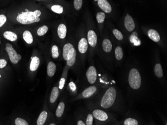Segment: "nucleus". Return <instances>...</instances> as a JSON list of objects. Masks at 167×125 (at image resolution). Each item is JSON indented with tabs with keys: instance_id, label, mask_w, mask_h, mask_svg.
Segmentation results:
<instances>
[{
	"instance_id": "f257e3e1",
	"label": "nucleus",
	"mask_w": 167,
	"mask_h": 125,
	"mask_svg": "<svg viewBox=\"0 0 167 125\" xmlns=\"http://www.w3.org/2000/svg\"><path fill=\"white\" fill-rule=\"evenodd\" d=\"M119 92L116 87L110 86L100 93L98 100V105L101 108L108 110H116L120 102Z\"/></svg>"
},
{
	"instance_id": "f03ea898",
	"label": "nucleus",
	"mask_w": 167,
	"mask_h": 125,
	"mask_svg": "<svg viewBox=\"0 0 167 125\" xmlns=\"http://www.w3.org/2000/svg\"><path fill=\"white\" fill-rule=\"evenodd\" d=\"M41 12L36 10L34 12L27 11L22 12L17 17V21L23 25H29L40 21L39 18Z\"/></svg>"
},
{
	"instance_id": "7ed1b4c3",
	"label": "nucleus",
	"mask_w": 167,
	"mask_h": 125,
	"mask_svg": "<svg viewBox=\"0 0 167 125\" xmlns=\"http://www.w3.org/2000/svg\"><path fill=\"white\" fill-rule=\"evenodd\" d=\"M92 115L100 125L109 124L116 121L115 117L111 113L102 108H96L92 112Z\"/></svg>"
},
{
	"instance_id": "20e7f679",
	"label": "nucleus",
	"mask_w": 167,
	"mask_h": 125,
	"mask_svg": "<svg viewBox=\"0 0 167 125\" xmlns=\"http://www.w3.org/2000/svg\"><path fill=\"white\" fill-rule=\"evenodd\" d=\"M76 51L72 44L68 43L64 45L63 51V57L67 61L68 66L71 67L75 64L76 61Z\"/></svg>"
},
{
	"instance_id": "39448f33",
	"label": "nucleus",
	"mask_w": 167,
	"mask_h": 125,
	"mask_svg": "<svg viewBox=\"0 0 167 125\" xmlns=\"http://www.w3.org/2000/svg\"><path fill=\"white\" fill-rule=\"evenodd\" d=\"M128 83L131 88L133 90H138L142 85V78L139 71L136 68L130 69L128 74Z\"/></svg>"
},
{
	"instance_id": "423d86ee",
	"label": "nucleus",
	"mask_w": 167,
	"mask_h": 125,
	"mask_svg": "<svg viewBox=\"0 0 167 125\" xmlns=\"http://www.w3.org/2000/svg\"><path fill=\"white\" fill-rule=\"evenodd\" d=\"M6 51L9 56V58L12 63L16 64L21 59V55L17 54V51L13 48L11 44H7L6 46Z\"/></svg>"
},
{
	"instance_id": "0eeeda50",
	"label": "nucleus",
	"mask_w": 167,
	"mask_h": 125,
	"mask_svg": "<svg viewBox=\"0 0 167 125\" xmlns=\"http://www.w3.org/2000/svg\"><path fill=\"white\" fill-rule=\"evenodd\" d=\"M86 77L88 82L91 84H94L97 80V72L94 65H91L87 71Z\"/></svg>"
},
{
	"instance_id": "6e6552de",
	"label": "nucleus",
	"mask_w": 167,
	"mask_h": 125,
	"mask_svg": "<svg viewBox=\"0 0 167 125\" xmlns=\"http://www.w3.org/2000/svg\"><path fill=\"white\" fill-rule=\"evenodd\" d=\"M101 90V87L100 88L99 86L96 85H92L85 89L82 93V96L84 98H88L95 95V94H96Z\"/></svg>"
},
{
	"instance_id": "1a4fd4ad",
	"label": "nucleus",
	"mask_w": 167,
	"mask_h": 125,
	"mask_svg": "<svg viewBox=\"0 0 167 125\" xmlns=\"http://www.w3.org/2000/svg\"><path fill=\"white\" fill-rule=\"evenodd\" d=\"M124 25L126 30L129 32H132L135 28V24L133 18L129 14H127L125 17L124 21Z\"/></svg>"
},
{
	"instance_id": "9d476101",
	"label": "nucleus",
	"mask_w": 167,
	"mask_h": 125,
	"mask_svg": "<svg viewBox=\"0 0 167 125\" xmlns=\"http://www.w3.org/2000/svg\"><path fill=\"white\" fill-rule=\"evenodd\" d=\"M87 36H88L87 41L89 45L92 48H95L96 47L97 41H98L96 32L93 30H90L89 31H88Z\"/></svg>"
},
{
	"instance_id": "9b49d317",
	"label": "nucleus",
	"mask_w": 167,
	"mask_h": 125,
	"mask_svg": "<svg viewBox=\"0 0 167 125\" xmlns=\"http://www.w3.org/2000/svg\"><path fill=\"white\" fill-rule=\"evenodd\" d=\"M98 4L105 13L108 14L112 12V7L107 0H98Z\"/></svg>"
},
{
	"instance_id": "f8f14e48",
	"label": "nucleus",
	"mask_w": 167,
	"mask_h": 125,
	"mask_svg": "<svg viewBox=\"0 0 167 125\" xmlns=\"http://www.w3.org/2000/svg\"><path fill=\"white\" fill-rule=\"evenodd\" d=\"M88 48V42L87 39L83 38L80 40L78 44V50L81 54H85Z\"/></svg>"
},
{
	"instance_id": "ddd939ff",
	"label": "nucleus",
	"mask_w": 167,
	"mask_h": 125,
	"mask_svg": "<svg viewBox=\"0 0 167 125\" xmlns=\"http://www.w3.org/2000/svg\"><path fill=\"white\" fill-rule=\"evenodd\" d=\"M148 35L151 40L154 42H159L161 39L160 34L156 30L150 29L148 31Z\"/></svg>"
},
{
	"instance_id": "4468645a",
	"label": "nucleus",
	"mask_w": 167,
	"mask_h": 125,
	"mask_svg": "<svg viewBox=\"0 0 167 125\" xmlns=\"http://www.w3.org/2000/svg\"><path fill=\"white\" fill-rule=\"evenodd\" d=\"M67 28L65 25L63 24H61L59 25L57 30L58 35L60 38L61 39H64L65 38L67 35Z\"/></svg>"
},
{
	"instance_id": "2eb2a0df",
	"label": "nucleus",
	"mask_w": 167,
	"mask_h": 125,
	"mask_svg": "<svg viewBox=\"0 0 167 125\" xmlns=\"http://www.w3.org/2000/svg\"><path fill=\"white\" fill-rule=\"evenodd\" d=\"M102 47L104 51L106 53H110L111 52L113 48L112 42L110 39L108 38H106L104 39L102 43Z\"/></svg>"
},
{
	"instance_id": "dca6fc26",
	"label": "nucleus",
	"mask_w": 167,
	"mask_h": 125,
	"mask_svg": "<svg viewBox=\"0 0 167 125\" xmlns=\"http://www.w3.org/2000/svg\"><path fill=\"white\" fill-rule=\"evenodd\" d=\"M154 73L157 77L161 78L164 76L163 68L161 63H156L154 67Z\"/></svg>"
},
{
	"instance_id": "f3484780",
	"label": "nucleus",
	"mask_w": 167,
	"mask_h": 125,
	"mask_svg": "<svg viewBox=\"0 0 167 125\" xmlns=\"http://www.w3.org/2000/svg\"><path fill=\"white\" fill-rule=\"evenodd\" d=\"M59 95V87H54L53 88L50 95V101L51 103H54L56 101Z\"/></svg>"
},
{
	"instance_id": "a211bd4d",
	"label": "nucleus",
	"mask_w": 167,
	"mask_h": 125,
	"mask_svg": "<svg viewBox=\"0 0 167 125\" xmlns=\"http://www.w3.org/2000/svg\"><path fill=\"white\" fill-rule=\"evenodd\" d=\"M56 71V65L55 63L50 61L47 66V74L50 77H52L55 74Z\"/></svg>"
},
{
	"instance_id": "6ab92c4d",
	"label": "nucleus",
	"mask_w": 167,
	"mask_h": 125,
	"mask_svg": "<svg viewBox=\"0 0 167 125\" xmlns=\"http://www.w3.org/2000/svg\"><path fill=\"white\" fill-rule=\"evenodd\" d=\"M40 60L39 58L37 56H35L32 58L31 64H30V69L32 71H35L38 68L40 64Z\"/></svg>"
},
{
	"instance_id": "aec40b11",
	"label": "nucleus",
	"mask_w": 167,
	"mask_h": 125,
	"mask_svg": "<svg viewBox=\"0 0 167 125\" xmlns=\"http://www.w3.org/2000/svg\"><path fill=\"white\" fill-rule=\"evenodd\" d=\"M5 38L11 41H15L18 38V36L15 32L11 31H6L3 34Z\"/></svg>"
},
{
	"instance_id": "412c9836",
	"label": "nucleus",
	"mask_w": 167,
	"mask_h": 125,
	"mask_svg": "<svg viewBox=\"0 0 167 125\" xmlns=\"http://www.w3.org/2000/svg\"><path fill=\"white\" fill-rule=\"evenodd\" d=\"M65 108V103L63 102H60L56 111V115L58 118H61L63 115Z\"/></svg>"
},
{
	"instance_id": "4be33fe9",
	"label": "nucleus",
	"mask_w": 167,
	"mask_h": 125,
	"mask_svg": "<svg viewBox=\"0 0 167 125\" xmlns=\"http://www.w3.org/2000/svg\"><path fill=\"white\" fill-rule=\"evenodd\" d=\"M23 38L27 44H31L33 42V35L31 32L29 31H26L23 32Z\"/></svg>"
},
{
	"instance_id": "5701e85b",
	"label": "nucleus",
	"mask_w": 167,
	"mask_h": 125,
	"mask_svg": "<svg viewBox=\"0 0 167 125\" xmlns=\"http://www.w3.org/2000/svg\"><path fill=\"white\" fill-rule=\"evenodd\" d=\"M48 113L46 111H43L40 114L37 120V124L38 125H43L45 123L47 120Z\"/></svg>"
},
{
	"instance_id": "b1692460",
	"label": "nucleus",
	"mask_w": 167,
	"mask_h": 125,
	"mask_svg": "<svg viewBox=\"0 0 167 125\" xmlns=\"http://www.w3.org/2000/svg\"><path fill=\"white\" fill-rule=\"evenodd\" d=\"M115 58L117 61H122L124 56L123 51L120 46H118L115 48Z\"/></svg>"
},
{
	"instance_id": "393cba45",
	"label": "nucleus",
	"mask_w": 167,
	"mask_h": 125,
	"mask_svg": "<svg viewBox=\"0 0 167 125\" xmlns=\"http://www.w3.org/2000/svg\"><path fill=\"white\" fill-rule=\"evenodd\" d=\"M124 125H138L139 123L137 120L133 118H128L123 121Z\"/></svg>"
},
{
	"instance_id": "a878e982",
	"label": "nucleus",
	"mask_w": 167,
	"mask_h": 125,
	"mask_svg": "<svg viewBox=\"0 0 167 125\" xmlns=\"http://www.w3.org/2000/svg\"><path fill=\"white\" fill-rule=\"evenodd\" d=\"M105 17H106V15H105V13L103 12H99L97 13L96 15V18L98 24H103L104 22L105 21Z\"/></svg>"
},
{
	"instance_id": "bb28decb",
	"label": "nucleus",
	"mask_w": 167,
	"mask_h": 125,
	"mask_svg": "<svg viewBox=\"0 0 167 125\" xmlns=\"http://www.w3.org/2000/svg\"><path fill=\"white\" fill-rule=\"evenodd\" d=\"M48 31V28L47 25H43L41 27H40L37 31V34L39 36H43L44 35H45Z\"/></svg>"
},
{
	"instance_id": "cd10ccee",
	"label": "nucleus",
	"mask_w": 167,
	"mask_h": 125,
	"mask_svg": "<svg viewBox=\"0 0 167 125\" xmlns=\"http://www.w3.org/2000/svg\"><path fill=\"white\" fill-rule=\"evenodd\" d=\"M51 10L53 12H54V13H57V14H61L63 12V8L60 5H54L51 7Z\"/></svg>"
},
{
	"instance_id": "c85d7f7f",
	"label": "nucleus",
	"mask_w": 167,
	"mask_h": 125,
	"mask_svg": "<svg viewBox=\"0 0 167 125\" xmlns=\"http://www.w3.org/2000/svg\"><path fill=\"white\" fill-rule=\"evenodd\" d=\"M113 33L115 38L118 40V41H122L124 37L122 32H121L119 30L115 28L114 29L113 31Z\"/></svg>"
},
{
	"instance_id": "c756f323",
	"label": "nucleus",
	"mask_w": 167,
	"mask_h": 125,
	"mask_svg": "<svg viewBox=\"0 0 167 125\" xmlns=\"http://www.w3.org/2000/svg\"><path fill=\"white\" fill-rule=\"evenodd\" d=\"M52 57L54 59H57L59 56V48L57 45H53L52 48Z\"/></svg>"
},
{
	"instance_id": "7c9ffc66",
	"label": "nucleus",
	"mask_w": 167,
	"mask_h": 125,
	"mask_svg": "<svg viewBox=\"0 0 167 125\" xmlns=\"http://www.w3.org/2000/svg\"><path fill=\"white\" fill-rule=\"evenodd\" d=\"M15 123L16 125H28V123L25 120L20 118H16Z\"/></svg>"
},
{
	"instance_id": "2f4dec72",
	"label": "nucleus",
	"mask_w": 167,
	"mask_h": 125,
	"mask_svg": "<svg viewBox=\"0 0 167 125\" xmlns=\"http://www.w3.org/2000/svg\"><path fill=\"white\" fill-rule=\"evenodd\" d=\"M131 42L132 43H134L135 45H140L141 41H140L138 37L136 35H131L130 38Z\"/></svg>"
},
{
	"instance_id": "473e14b6",
	"label": "nucleus",
	"mask_w": 167,
	"mask_h": 125,
	"mask_svg": "<svg viewBox=\"0 0 167 125\" xmlns=\"http://www.w3.org/2000/svg\"><path fill=\"white\" fill-rule=\"evenodd\" d=\"M74 5L76 10H80L82 7L83 0H74Z\"/></svg>"
},
{
	"instance_id": "72a5a7b5",
	"label": "nucleus",
	"mask_w": 167,
	"mask_h": 125,
	"mask_svg": "<svg viewBox=\"0 0 167 125\" xmlns=\"http://www.w3.org/2000/svg\"><path fill=\"white\" fill-rule=\"evenodd\" d=\"M94 119V118L92 114H88L87 117L86 125H93Z\"/></svg>"
},
{
	"instance_id": "f704fd0d",
	"label": "nucleus",
	"mask_w": 167,
	"mask_h": 125,
	"mask_svg": "<svg viewBox=\"0 0 167 125\" xmlns=\"http://www.w3.org/2000/svg\"><path fill=\"white\" fill-rule=\"evenodd\" d=\"M7 21V17L4 15H0V28L2 27Z\"/></svg>"
},
{
	"instance_id": "c9c22d12",
	"label": "nucleus",
	"mask_w": 167,
	"mask_h": 125,
	"mask_svg": "<svg viewBox=\"0 0 167 125\" xmlns=\"http://www.w3.org/2000/svg\"><path fill=\"white\" fill-rule=\"evenodd\" d=\"M66 78L65 77H62L60 80L59 84V89L62 90L64 88L65 84Z\"/></svg>"
},
{
	"instance_id": "e433bc0d",
	"label": "nucleus",
	"mask_w": 167,
	"mask_h": 125,
	"mask_svg": "<svg viewBox=\"0 0 167 125\" xmlns=\"http://www.w3.org/2000/svg\"><path fill=\"white\" fill-rule=\"evenodd\" d=\"M69 86L70 90L72 92H75L77 89V86L76 85L75 83H74V82L71 81L70 82L69 84Z\"/></svg>"
},
{
	"instance_id": "4c0bfd02",
	"label": "nucleus",
	"mask_w": 167,
	"mask_h": 125,
	"mask_svg": "<svg viewBox=\"0 0 167 125\" xmlns=\"http://www.w3.org/2000/svg\"><path fill=\"white\" fill-rule=\"evenodd\" d=\"M7 65V61L5 59H0V68L1 69H2V68L5 67Z\"/></svg>"
},
{
	"instance_id": "58836bf2",
	"label": "nucleus",
	"mask_w": 167,
	"mask_h": 125,
	"mask_svg": "<svg viewBox=\"0 0 167 125\" xmlns=\"http://www.w3.org/2000/svg\"><path fill=\"white\" fill-rule=\"evenodd\" d=\"M77 125H86V123H84V122H83V121H82V120H79V121H78V122H77Z\"/></svg>"
},
{
	"instance_id": "ea45409f",
	"label": "nucleus",
	"mask_w": 167,
	"mask_h": 125,
	"mask_svg": "<svg viewBox=\"0 0 167 125\" xmlns=\"http://www.w3.org/2000/svg\"><path fill=\"white\" fill-rule=\"evenodd\" d=\"M50 125H55L56 124H50Z\"/></svg>"
},
{
	"instance_id": "a19ab883",
	"label": "nucleus",
	"mask_w": 167,
	"mask_h": 125,
	"mask_svg": "<svg viewBox=\"0 0 167 125\" xmlns=\"http://www.w3.org/2000/svg\"><path fill=\"white\" fill-rule=\"evenodd\" d=\"M1 77V75L0 74V78Z\"/></svg>"
},
{
	"instance_id": "79ce46f5",
	"label": "nucleus",
	"mask_w": 167,
	"mask_h": 125,
	"mask_svg": "<svg viewBox=\"0 0 167 125\" xmlns=\"http://www.w3.org/2000/svg\"><path fill=\"white\" fill-rule=\"evenodd\" d=\"M95 1H98V0H95Z\"/></svg>"
},
{
	"instance_id": "37998d69",
	"label": "nucleus",
	"mask_w": 167,
	"mask_h": 125,
	"mask_svg": "<svg viewBox=\"0 0 167 125\" xmlns=\"http://www.w3.org/2000/svg\"><path fill=\"white\" fill-rule=\"evenodd\" d=\"M0 44H1V41H0Z\"/></svg>"
},
{
	"instance_id": "c03bdc74",
	"label": "nucleus",
	"mask_w": 167,
	"mask_h": 125,
	"mask_svg": "<svg viewBox=\"0 0 167 125\" xmlns=\"http://www.w3.org/2000/svg\"><path fill=\"white\" fill-rule=\"evenodd\" d=\"M38 1H40V0H38Z\"/></svg>"
}]
</instances>
